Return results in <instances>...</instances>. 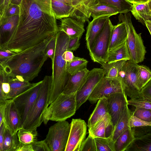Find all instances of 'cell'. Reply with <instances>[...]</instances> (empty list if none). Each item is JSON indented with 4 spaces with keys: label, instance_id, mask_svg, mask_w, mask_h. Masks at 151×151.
<instances>
[{
    "label": "cell",
    "instance_id": "cell-20",
    "mask_svg": "<svg viewBox=\"0 0 151 151\" xmlns=\"http://www.w3.org/2000/svg\"><path fill=\"white\" fill-rule=\"evenodd\" d=\"M59 29L65 33L69 38H81L85 31L84 23L70 17L61 19Z\"/></svg>",
    "mask_w": 151,
    "mask_h": 151
},
{
    "label": "cell",
    "instance_id": "cell-9",
    "mask_svg": "<svg viewBox=\"0 0 151 151\" xmlns=\"http://www.w3.org/2000/svg\"><path fill=\"white\" fill-rule=\"evenodd\" d=\"M139 66L133 61L127 60L118 74L124 85V92L131 99L141 98L137 86Z\"/></svg>",
    "mask_w": 151,
    "mask_h": 151
},
{
    "label": "cell",
    "instance_id": "cell-7",
    "mask_svg": "<svg viewBox=\"0 0 151 151\" xmlns=\"http://www.w3.org/2000/svg\"><path fill=\"white\" fill-rule=\"evenodd\" d=\"M109 19L94 40L89 52L91 60L101 65L107 62L110 37L113 26Z\"/></svg>",
    "mask_w": 151,
    "mask_h": 151
},
{
    "label": "cell",
    "instance_id": "cell-42",
    "mask_svg": "<svg viewBox=\"0 0 151 151\" xmlns=\"http://www.w3.org/2000/svg\"><path fill=\"white\" fill-rule=\"evenodd\" d=\"M135 138L140 137L151 134V126H143L131 128Z\"/></svg>",
    "mask_w": 151,
    "mask_h": 151
},
{
    "label": "cell",
    "instance_id": "cell-17",
    "mask_svg": "<svg viewBox=\"0 0 151 151\" xmlns=\"http://www.w3.org/2000/svg\"><path fill=\"white\" fill-rule=\"evenodd\" d=\"M19 14L2 17L0 23V47L5 48L12 39L18 25Z\"/></svg>",
    "mask_w": 151,
    "mask_h": 151
},
{
    "label": "cell",
    "instance_id": "cell-35",
    "mask_svg": "<svg viewBox=\"0 0 151 151\" xmlns=\"http://www.w3.org/2000/svg\"><path fill=\"white\" fill-rule=\"evenodd\" d=\"M88 61L83 58L75 57L70 62L67 63L66 69L70 75L86 68Z\"/></svg>",
    "mask_w": 151,
    "mask_h": 151
},
{
    "label": "cell",
    "instance_id": "cell-47",
    "mask_svg": "<svg viewBox=\"0 0 151 151\" xmlns=\"http://www.w3.org/2000/svg\"><path fill=\"white\" fill-rule=\"evenodd\" d=\"M33 151H50L44 140L36 141L31 144Z\"/></svg>",
    "mask_w": 151,
    "mask_h": 151
},
{
    "label": "cell",
    "instance_id": "cell-6",
    "mask_svg": "<svg viewBox=\"0 0 151 151\" xmlns=\"http://www.w3.org/2000/svg\"><path fill=\"white\" fill-rule=\"evenodd\" d=\"M118 18L119 22L123 23L126 27L127 34L126 42L131 60L137 64L143 62L146 53V47L141 34H137L133 25L131 13H120Z\"/></svg>",
    "mask_w": 151,
    "mask_h": 151
},
{
    "label": "cell",
    "instance_id": "cell-3",
    "mask_svg": "<svg viewBox=\"0 0 151 151\" xmlns=\"http://www.w3.org/2000/svg\"><path fill=\"white\" fill-rule=\"evenodd\" d=\"M56 48L52 62V82L47 104L49 105L61 94L70 75L66 70L67 63L63 54L67 50L69 37L64 32L59 31L56 35Z\"/></svg>",
    "mask_w": 151,
    "mask_h": 151
},
{
    "label": "cell",
    "instance_id": "cell-55",
    "mask_svg": "<svg viewBox=\"0 0 151 151\" xmlns=\"http://www.w3.org/2000/svg\"><path fill=\"white\" fill-rule=\"evenodd\" d=\"M5 102H0V127L4 119V113Z\"/></svg>",
    "mask_w": 151,
    "mask_h": 151
},
{
    "label": "cell",
    "instance_id": "cell-56",
    "mask_svg": "<svg viewBox=\"0 0 151 151\" xmlns=\"http://www.w3.org/2000/svg\"><path fill=\"white\" fill-rule=\"evenodd\" d=\"M83 0H71L72 6L74 7L73 10L78 8L82 3Z\"/></svg>",
    "mask_w": 151,
    "mask_h": 151
},
{
    "label": "cell",
    "instance_id": "cell-61",
    "mask_svg": "<svg viewBox=\"0 0 151 151\" xmlns=\"http://www.w3.org/2000/svg\"><path fill=\"white\" fill-rule=\"evenodd\" d=\"M4 0H0V6L2 4Z\"/></svg>",
    "mask_w": 151,
    "mask_h": 151
},
{
    "label": "cell",
    "instance_id": "cell-1",
    "mask_svg": "<svg viewBox=\"0 0 151 151\" xmlns=\"http://www.w3.org/2000/svg\"><path fill=\"white\" fill-rule=\"evenodd\" d=\"M18 25L6 48L17 53L38 45L59 31L54 15L43 11L34 0H22Z\"/></svg>",
    "mask_w": 151,
    "mask_h": 151
},
{
    "label": "cell",
    "instance_id": "cell-4",
    "mask_svg": "<svg viewBox=\"0 0 151 151\" xmlns=\"http://www.w3.org/2000/svg\"><path fill=\"white\" fill-rule=\"evenodd\" d=\"M76 93L59 95L44 111L43 122L46 124L49 120H65L73 116L76 111Z\"/></svg>",
    "mask_w": 151,
    "mask_h": 151
},
{
    "label": "cell",
    "instance_id": "cell-46",
    "mask_svg": "<svg viewBox=\"0 0 151 151\" xmlns=\"http://www.w3.org/2000/svg\"><path fill=\"white\" fill-rule=\"evenodd\" d=\"M141 98L151 101V80L140 90Z\"/></svg>",
    "mask_w": 151,
    "mask_h": 151
},
{
    "label": "cell",
    "instance_id": "cell-52",
    "mask_svg": "<svg viewBox=\"0 0 151 151\" xmlns=\"http://www.w3.org/2000/svg\"><path fill=\"white\" fill-rule=\"evenodd\" d=\"M64 59L66 63L71 62L74 58L75 56L72 51L66 50L63 54Z\"/></svg>",
    "mask_w": 151,
    "mask_h": 151
},
{
    "label": "cell",
    "instance_id": "cell-21",
    "mask_svg": "<svg viewBox=\"0 0 151 151\" xmlns=\"http://www.w3.org/2000/svg\"><path fill=\"white\" fill-rule=\"evenodd\" d=\"M89 72L86 68L70 75L61 93L68 94L76 92L85 82Z\"/></svg>",
    "mask_w": 151,
    "mask_h": 151
},
{
    "label": "cell",
    "instance_id": "cell-49",
    "mask_svg": "<svg viewBox=\"0 0 151 151\" xmlns=\"http://www.w3.org/2000/svg\"><path fill=\"white\" fill-rule=\"evenodd\" d=\"M81 38L79 37H69L67 50L72 51L77 50L80 46V40Z\"/></svg>",
    "mask_w": 151,
    "mask_h": 151
},
{
    "label": "cell",
    "instance_id": "cell-2",
    "mask_svg": "<svg viewBox=\"0 0 151 151\" xmlns=\"http://www.w3.org/2000/svg\"><path fill=\"white\" fill-rule=\"evenodd\" d=\"M53 36L38 45L16 53L5 64L4 69L5 72L11 76L19 77L28 81L32 80L38 76L48 58L45 49Z\"/></svg>",
    "mask_w": 151,
    "mask_h": 151
},
{
    "label": "cell",
    "instance_id": "cell-34",
    "mask_svg": "<svg viewBox=\"0 0 151 151\" xmlns=\"http://www.w3.org/2000/svg\"><path fill=\"white\" fill-rule=\"evenodd\" d=\"M96 2L114 7L119 13H127L132 9V4L125 0H96Z\"/></svg>",
    "mask_w": 151,
    "mask_h": 151
},
{
    "label": "cell",
    "instance_id": "cell-10",
    "mask_svg": "<svg viewBox=\"0 0 151 151\" xmlns=\"http://www.w3.org/2000/svg\"><path fill=\"white\" fill-rule=\"evenodd\" d=\"M124 92V86L121 78L104 77L96 85L88 100L92 104L96 103L100 99L106 98L116 93Z\"/></svg>",
    "mask_w": 151,
    "mask_h": 151
},
{
    "label": "cell",
    "instance_id": "cell-57",
    "mask_svg": "<svg viewBox=\"0 0 151 151\" xmlns=\"http://www.w3.org/2000/svg\"><path fill=\"white\" fill-rule=\"evenodd\" d=\"M128 2L132 4L133 3L141 4L146 2V0H125Z\"/></svg>",
    "mask_w": 151,
    "mask_h": 151
},
{
    "label": "cell",
    "instance_id": "cell-22",
    "mask_svg": "<svg viewBox=\"0 0 151 151\" xmlns=\"http://www.w3.org/2000/svg\"><path fill=\"white\" fill-rule=\"evenodd\" d=\"M8 76L10 91L6 96V99L14 98L30 88L34 84V83H31L29 81L25 80L22 77Z\"/></svg>",
    "mask_w": 151,
    "mask_h": 151
},
{
    "label": "cell",
    "instance_id": "cell-33",
    "mask_svg": "<svg viewBox=\"0 0 151 151\" xmlns=\"http://www.w3.org/2000/svg\"><path fill=\"white\" fill-rule=\"evenodd\" d=\"M37 128L33 129H26L20 128L17 132V135L20 144H31L37 141Z\"/></svg>",
    "mask_w": 151,
    "mask_h": 151
},
{
    "label": "cell",
    "instance_id": "cell-39",
    "mask_svg": "<svg viewBox=\"0 0 151 151\" xmlns=\"http://www.w3.org/2000/svg\"><path fill=\"white\" fill-rule=\"evenodd\" d=\"M16 53L6 48L0 47V72L4 70L6 62Z\"/></svg>",
    "mask_w": 151,
    "mask_h": 151
},
{
    "label": "cell",
    "instance_id": "cell-28",
    "mask_svg": "<svg viewBox=\"0 0 151 151\" xmlns=\"http://www.w3.org/2000/svg\"><path fill=\"white\" fill-rule=\"evenodd\" d=\"M51 9L56 19L69 17L74 7L69 4L57 0H51Z\"/></svg>",
    "mask_w": 151,
    "mask_h": 151
},
{
    "label": "cell",
    "instance_id": "cell-5",
    "mask_svg": "<svg viewBox=\"0 0 151 151\" xmlns=\"http://www.w3.org/2000/svg\"><path fill=\"white\" fill-rule=\"evenodd\" d=\"M37 96L22 128L33 129L40 126L43 122V115L47 104L52 82V76H45Z\"/></svg>",
    "mask_w": 151,
    "mask_h": 151
},
{
    "label": "cell",
    "instance_id": "cell-16",
    "mask_svg": "<svg viewBox=\"0 0 151 151\" xmlns=\"http://www.w3.org/2000/svg\"><path fill=\"white\" fill-rule=\"evenodd\" d=\"M96 0H83L82 6L85 9L88 19L92 17L93 19L100 17L116 15L119 13L116 8L106 4L97 2Z\"/></svg>",
    "mask_w": 151,
    "mask_h": 151
},
{
    "label": "cell",
    "instance_id": "cell-27",
    "mask_svg": "<svg viewBox=\"0 0 151 151\" xmlns=\"http://www.w3.org/2000/svg\"><path fill=\"white\" fill-rule=\"evenodd\" d=\"M123 60H131L126 41L122 45L109 51L106 63H109Z\"/></svg>",
    "mask_w": 151,
    "mask_h": 151
},
{
    "label": "cell",
    "instance_id": "cell-26",
    "mask_svg": "<svg viewBox=\"0 0 151 151\" xmlns=\"http://www.w3.org/2000/svg\"><path fill=\"white\" fill-rule=\"evenodd\" d=\"M108 113L107 98L99 99L88 119L87 126L91 128L101 118Z\"/></svg>",
    "mask_w": 151,
    "mask_h": 151
},
{
    "label": "cell",
    "instance_id": "cell-23",
    "mask_svg": "<svg viewBox=\"0 0 151 151\" xmlns=\"http://www.w3.org/2000/svg\"><path fill=\"white\" fill-rule=\"evenodd\" d=\"M127 34L124 23L119 22L116 25H113L109 48L110 50L124 43L127 40Z\"/></svg>",
    "mask_w": 151,
    "mask_h": 151
},
{
    "label": "cell",
    "instance_id": "cell-14",
    "mask_svg": "<svg viewBox=\"0 0 151 151\" xmlns=\"http://www.w3.org/2000/svg\"><path fill=\"white\" fill-rule=\"evenodd\" d=\"M3 121L6 127L12 134L17 133L22 128L20 114L12 99H7L6 101Z\"/></svg>",
    "mask_w": 151,
    "mask_h": 151
},
{
    "label": "cell",
    "instance_id": "cell-38",
    "mask_svg": "<svg viewBox=\"0 0 151 151\" xmlns=\"http://www.w3.org/2000/svg\"><path fill=\"white\" fill-rule=\"evenodd\" d=\"M127 104L134 106L136 109L144 108L151 110V101L142 98L131 99L127 100Z\"/></svg>",
    "mask_w": 151,
    "mask_h": 151
},
{
    "label": "cell",
    "instance_id": "cell-31",
    "mask_svg": "<svg viewBox=\"0 0 151 151\" xmlns=\"http://www.w3.org/2000/svg\"><path fill=\"white\" fill-rule=\"evenodd\" d=\"M126 151H151V134L135 138Z\"/></svg>",
    "mask_w": 151,
    "mask_h": 151
},
{
    "label": "cell",
    "instance_id": "cell-50",
    "mask_svg": "<svg viewBox=\"0 0 151 151\" xmlns=\"http://www.w3.org/2000/svg\"><path fill=\"white\" fill-rule=\"evenodd\" d=\"M6 75V74L4 70L0 72V102H5L7 100L5 98L2 88V84Z\"/></svg>",
    "mask_w": 151,
    "mask_h": 151
},
{
    "label": "cell",
    "instance_id": "cell-58",
    "mask_svg": "<svg viewBox=\"0 0 151 151\" xmlns=\"http://www.w3.org/2000/svg\"><path fill=\"white\" fill-rule=\"evenodd\" d=\"M145 25L147 28L150 35H151V20H147L145 22Z\"/></svg>",
    "mask_w": 151,
    "mask_h": 151
},
{
    "label": "cell",
    "instance_id": "cell-36",
    "mask_svg": "<svg viewBox=\"0 0 151 151\" xmlns=\"http://www.w3.org/2000/svg\"><path fill=\"white\" fill-rule=\"evenodd\" d=\"M97 151H115L113 136L106 138H94Z\"/></svg>",
    "mask_w": 151,
    "mask_h": 151
},
{
    "label": "cell",
    "instance_id": "cell-48",
    "mask_svg": "<svg viewBox=\"0 0 151 151\" xmlns=\"http://www.w3.org/2000/svg\"><path fill=\"white\" fill-rule=\"evenodd\" d=\"M19 14V6L10 3L2 17H10L15 15Z\"/></svg>",
    "mask_w": 151,
    "mask_h": 151
},
{
    "label": "cell",
    "instance_id": "cell-44",
    "mask_svg": "<svg viewBox=\"0 0 151 151\" xmlns=\"http://www.w3.org/2000/svg\"><path fill=\"white\" fill-rule=\"evenodd\" d=\"M147 126H151V122L142 120L134 115L132 112L129 120L130 128Z\"/></svg>",
    "mask_w": 151,
    "mask_h": 151
},
{
    "label": "cell",
    "instance_id": "cell-54",
    "mask_svg": "<svg viewBox=\"0 0 151 151\" xmlns=\"http://www.w3.org/2000/svg\"><path fill=\"white\" fill-rule=\"evenodd\" d=\"M17 151H33L31 144L21 145L20 144Z\"/></svg>",
    "mask_w": 151,
    "mask_h": 151
},
{
    "label": "cell",
    "instance_id": "cell-29",
    "mask_svg": "<svg viewBox=\"0 0 151 151\" xmlns=\"http://www.w3.org/2000/svg\"><path fill=\"white\" fill-rule=\"evenodd\" d=\"M134 138L131 128H128L121 134L115 141V151H126Z\"/></svg>",
    "mask_w": 151,
    "mask_h": 151
},
{
    "label": "cell",
    "instance_id": "cell-45",
    "mask_svg": "<svg viewBox=\"0 0 151 151\" xmlns=\"http://www.w3.org/2000/svg\"><path fill=\"white\" fill-rule=\"evenodd\" d=\"M34 0L43 11L49 14L54 15L52 10L51 0Z\"/></svg>",
    "mask_w": 151,
    "mask_h": 151
},
{
    "label": "cell",
    "instance_id": "cell-40",
    "mask_svg": "<svg viewBox=\"0 0 151 151\" xmlns=\"http://www.w3.org/2000/svg\"><path fill=\"white\" fill-rule=\"evenodd\" d=\"M79 151H97L94 138L89 134L82 143Z\"/></svg>",
    "mask_w": 151,
    "mask_h": 151
},
{
    "label": "cell",
    "instance_id": "cell-32",
    "mask_svg": "<svg viewBox=\"0 0 151 151\" xmlns=\"http://www.w3.org/2000/svg\"><path fill=\"white\" fill-rule=\"evenodd\" d=\"M19 145L17 132L12 134L6 127L2 151H17Z\"/></svg>",
    "mask_w": 151,
    "mask_h": 151
},
{
    "label": "cell",
    "instance_id": "cell-12",
    "mask_svg": "<svg viewBox=\"0 0 151 151\" xmlns=\"http://www.w3.org/2000/svg\"><path fill=\"white\" fill-rule=\"evenodd\" d=\"M104 77L102 68H94L90 71L85 82L76 93L77 110L88 100L96 85Z\"/></svg>",
    "mask_w": 151,
    "mask_h": 151
},
{
    "label": "cell",
    "instance_id": "cell-24",
    "mask_svg": "<svg viewBox=\"0 0 151 151\" xmlns=\"http://www.w3.org/2000/svg\"><path fill=\"white\" fill-rule=\"evenodd\" d=\"M131 12L138 21L145 25V22L151 19V0L141 4L133 3Z\"/></svg>",
    "mask_w": 151,
    "mask_h": 151
},
{
    "label": "cell",
    "instance_id": "cell-63",
    "mask_svg": "<svg viewBox=\"0 0 151 151\" xmlns=\"http://www.w3.org/2000/svg\"><path fill=\"white\" fill-rule=\"evenodd\" d=\"M146 0V1H148V0Z\"/></svg>",
    "mask_w": 151,
    "mask_h": 151
},
{
    "label": "cell",
    "instance_id": "cell-51",
    "mask_svg": "<svg viewBox=\"0 0 151 151\" xmlns=\"http://www.w3.org/2000/svg\"><path fill=\"white\" fill-rule=\"evenodd\" d=\"M6 127L3 121L0 127V151H2Z\"/></svg>",
    "mask_w": 151,
    "mask_h": 151
},
{
    "label": "cell",
    "instance_id": "cell-13",
    "mask_svg": "<svg viewBox=\"0 0 151 151\" xmlns=\"http://www.w3.org/2000/svg\"><path fill=\"white\" fill-rule=\"evenodd\" d=\"M65 151H79L86 134L87 124L80 119H73Z\"/></svg>",
    "mask_w": 151,
    "mask_h": 151
},
{
    "label": "cell",
    "instance_id": "cell-25",
    "mask_svg": "<svg viewBox=\"0 0 151 151\" xmlns=\"http://www.w3.org/2000/svg\"><path fill=\"white\" fill-rule=\"evenodd\" d=\"M132 114L127 105L122 110L119 119L114 127L112 135L113 140L115 141L119 136L125 131L130 128L129 120Z\"/></svg>",
    "mask_w": 151,
    "mask_h": 151
},
{
    "label": "cell",
    "instance_id": "cell-59",
    "mask_svg": "<svg viewBox=\"0 0 151 151\" xmlns=\"http://www.w3.org/2000/svg\"><path fill=\"white\" fill-rule=\"evenodd\" d=\"M22 1V0H10V3L19 6Z\"/></svg>",
    "mask_w": 151,
    "mask_h": 151
},
{
    "label": "cell",
    "instance_id": "cell-30",
    "mask_svg": "<svg viewBox=\"0 0 151 151\" xmlns=\"http://www.w3.org/2000/svg\"><path fill=\"white\" fill-rule=\"evenodd\" d=\"M127 60H121L109 63H106L101 64L104 77L109 78L118 77L119 72Z\"/></svg>",
    "mask_w": 151,
    "mask_h": 151
},
{
    "label": "cell",
    "instance_id": "cell-15",
    "mask_svg": "<svg viewBox=\"0 0 151 151\" xmlns=\"http://www.w3.org/2000/svg\"><path fill=\"white\" fill-rule=\"evenodd\" d=\"M106 98L108 113L111 117L114 127L122 110L128 104L127 96L124 92L116 93Z\"/></svg>",
    "mask_w": 151,
    "mask_h": 151
},
{
    "label": "cell",
    "instance_id": "cell-18",
    "mask_svg": "<svg viewBox=\"0 0 151 151\" xmlns=\"http://www.w3.org/2000/svg\"><path fill=\"white\" fill-rule=\"evenodd\" d=\"M113 129L111 117L107 113L88 129V133L94 138H105L112 134Z\"/></svg>",
    "mask_w": 151,
    "mask_h": 151
},
{
    "label": "cell",
    "instance_id": "cell-43",
    "mask_svg": "<svg viewBox=\"0 0 151 151\" xmlns=\"http://www.w3.org/2000/svg\"><path fill=\"white\" fill-rule=\"evenodd\" d=\"M56 35L53 36L47 45L45 49L46 55L48 58H50L52 61L53 59L55 50Z\"/></svg>",
    "mask_w": 151,
    "mask_h": 151
},
{
    "label": "cell",
    "instance_id": "cell-62",
    "mask_svg": "<svg viewBox=\"0 0 151 151\" xmlns=\"http://www.w3.org/2000/svg\"><path fill=\"white\" fill-rule=\"evenodd\" d=\"M2 17V16L1 15V13L0 12V23L1 21Z\"/></svg>",
    "mask_w": 151,
    "mask_h": 151
},
{
    "label": "cell",
    "instance_id": "cell-53",
    "mask_svg": "<svg viewBox=\"0 0 151 151\" xmlns=\"http://www.w3.org/2000/svg\"><path fill=\"white\" fill-rule=\"evenodd\" d=\"M10 3V0H4L0 6V12L2 17L4 16Z\"/></svg>",
    "mask_w": 151,
    "mask_h": 151
},
{
    "label": "cell",
    "instance_id": "cell-60",
    "mask_svg": "<svg viewBox=\"0 0 151 151\" xmlns=\"http://www.w3.org/2000/svg\"><path fill=\"white\" fill-rule=\"evenodd\" d=\"M65 3L68 4L72 5L71 0H57Z\"/></svg>",
    "mask_w": 151,
    "mask_h": 151
},
{
    "label": "cell",
    "instance_id": "cell-41",
    "mask_svg": "<svg viewBox=\"0 0 151 151\" xmlns=\"http://www.w3.org/2000/svg\"><path fill=\"white\" fill-rule=\"evenodd\" d=\"M135 116L144 121L151 122V110L144 108L135 109L132 112Z\"/></svg>",
    "mask_w": 151,
    "mask_h": 151
},
{
    "label": "cell",
    "instance_id": "cell-8",
    "mask_svg": "<svg viewBox=\"0 0 151 151\" xmlns=\"http://www.w3.org/2000/svg\"><path fill=\"white\" fill-rule=\"evenodd\" d=\"M70 127L66 120L57 122L50 127L45 140L50 151H65Z\"/></svg>",
    "mask_w": 151,
    "mask_h": 151
},
{
    "label": "cell",
    "instance_id": "cell-19",
    "mask_svg": "<svg viewBox=\"0 0 151 151\" xmlns=\"http://www.w3.org/2000/svg\"><path fill=\"white\" fill-rule=\"evenodd\" d=\"M110 16V15L101 16L93 19L91 21L88 22L85 39L86 47L89 51L95 38L102 30Z\"/></svg>",
    "mask_w": 151,
    "mask_h": 151
},
{
    "label": "cell",
    "instance_id": "cell-11",
    "mask_svg": "<svg viewBox=\"0 0 151 151\" xmlns=\"http://www.w3.org/2000/svg\"><path fill=\"white\" fill-rule=\"evenodd\" d=\"M42 81L34 83L30 88L12 99L20 114L22 127L35 101Z\"/></svg>",
    "mask_w": 151,
    "mask_h": 151
},
{
    "label": "cell",
    "instance_id": "cell-37",
    "mask_svg": "<svg viewBox=\"0 0 151 151\" xmlns=\"http://www.w3.org/2000/svg\"><path fill=\"white\" fill-rule=\"evenodd\" d=\"M137 86L138 89H140L150 80H151V72L147 66L139 65Z\"/></svg>",
    "mask_w": 151,
    "mask_h": 151
}]
</instances>
